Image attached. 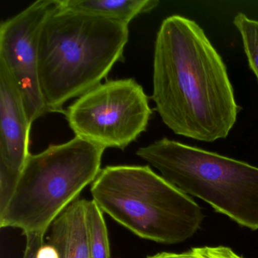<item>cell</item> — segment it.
Returning <instances> with one entry per match:
<instances>
[{"label": "cell", "instance_id": "cell-6", "mask_svg": "<svg viewBox=\"0 0 258 258\" xmlns=\"http://www.w3.org/2000/svg\"><path fill=\"white\" fill-rule=\"evenodd\" d=\"M152 114L147 95L133 78L99 84L64 111L75 137L122 150L146 131Z\"/></svg>", "mask_w": 258, "mask_h": 258}, {"label": "cell", "instance_id": "cell-5", "mask_svg": "<svg viewBox=\"0 0 258 258\" xmlns=\"http://www.w3.org/2000/svg\"><path fill=\"white\" fill-rule=\"evenodd\" d=\"M137 155L188 196L258 230V167L167 138L140 148Z\"/></svg>", "mask_w": 258, "mask_h": 258}, {"label": "cell", "instance_id": "cell-7", "mask_svg": "<svg viewBox=\"0 0 258 258\" xmlns=\"http://www.w3.org/2000/svg\"><path fill=\"white\" fill-rule=\"evenodd\" d=\"M61 7V0H38L0 25V60L16 81L31 124L47 114L39 81L40 34Z\"/></svg>", "mask_w": 258, "mask_h": 258}, {"label": "cell", "instance_id": "cell-2", "mask_svg": "<svg viewBox=\"0 0 258 258\" xmlns=\"http://www.w3.org/2000/svg\"><path fill=\"white\" fill-rule=\"evenodd\" d=\"M128 25L62 8L49 18L39 46V81L47 113L90 91L123 58Z\"/></svg>", "mask_w": 258, "mask_h": 258}, {"label": "cell", "instance_id": "cell-15", "mask_svg": "<svg viewBox=\"0 0 258 258\" xmlns=\"http://www.w3.org/2000/svg\"><path fill=\"white\" fill-rule=\"evenodd\" d=\"M147 258H199L195 247L191 250L182 253H173V252H161L152 256H148Z\"/></svg>", "mask_w": 258, "mask_h": 258}, {"label": "cell", "instance_id": "cell-1", "mask_svg": "<svg viewBox=\"0 0 258 258\" xmlns=\"http://www.w3.org/2000/svg\"><path fill=\"white\" fill-rule=\"evenodd\" d=\"M152 99L175 134L206 143L226 139L241 109L204 30L178 15L166 18L157 34Z\"/></svg>", "mask_w": 258, "mask_h": 258}, {"label": "cell", "instance_id": "cell-13", "mask_svg": "<svg viewBox=\"0 0 258 258\" xmlns=\"http://www.w3.org/2000/svg\"><path fill=\"white\" fill-rule=\"evenodd\" d=\"M195 250L199 258H244L226 246H203Z\"/></svg>", "mask_w": 258, "mask_h": 258}, {"label": "cell", "instance_id": "cell-16", "mask_svg": "<svg viewBox=\"0 0 258 258\" xmlns=\"http://www.w3.org/2000/svg\"><path fill=\"white\" fill-rule=\"evenodd\" d=\"M38 258H58L55 249L48 243H44L40 247Z\"/></svg>", "mask_w": 258, "mask_h": 258}, {"label": "cell", "instance_id": "cell-3", "mask_svg": "<svg viewBox=\"0 0 258 258\" xmlns=\"http://www.w3.org/2000/svg\"><path fill=\"white\" fill-rule=\"evenodd\" d=\"M91 185L93 200L102 212L143 239L183 242L205 219L191 196L149 165L107 166Z\"/></svg>", "mask_w": 258, "mask_h": 258}, {"label": "cell", "instance_id": "cell-14", "mask_svg": "<svg viewBox=\"0 0 258 258\" xmlns=\"http://www.w3.org/2000/svg\"><path fill=\"white\" fill-rule=\"evenodd\" d=\"M45 235L28 234L26 237V247L23 258H38L40 247L44 244Z\"/></svg>", "mask_w": 258, "mask_h": 258}, {"label": "cell", "instance_id": "cell-9", "mask_svg": "<svg viewBox=\"0 0 258 258\" xmlns=\"http://www.w3.org/2000/svg\"><path fill=\"white\" fill-rule=\"evenodd\" d=\"M87 203L78 199L51 225L47 243L58 258H90Z\"/></svg>", "mask_w": 258, "mask_h": 258}, {"label": "cell", "instance_id": "cell-12", "mask_svg": "<svg viewBox=\"0 0 258 258\" xmlns=\"http://www.w3.org/2000/svg\"><path fill=\"white\" fill-rule=\"evenodd\" d=\"M233 25L241 35L249 68L258 81V21L239 13L234 18Z\"/></svg>", "mask_w": 258, "mask_h": 258}, {"label": "cell", "instance_id": "cell-11", "mask_svg": "<svg viewBox=\"0 0 258 258\" xmlns=\"http://www.w3.org/2000/svg\"><path fill=\"white\" fill-rule=\"evenodd\" d=\"M90 258H111L108 229L103 212L94 201L87 203Z\"/></svg>", "mask_w": 258, "mask_h": 258}, {"label": "cell", "instance_id": "cell-8", "mask_svg": "<svg viewBox=\"0 0 258 258\" xmlns=\"http://www.w3.org/2000/svg\"><path fill=\"white\" fill-rule=\"evenodd\" d=\"M31 125L16 81L0 60V167L19 177L31 155Z\"/></svg>", "mask_w": 258, "mask_h": 258}, {"label": "cell", "instance_id": "cell-10", "mask_svg": "<svg viewBox=\"0 0 258 258\" xmlns=\"http://www.w3.org/2000/svg\"><path fill=\"white\" fill-rule=\"evenodd\" d=\"M157 0H61V8L128 25L139 15L156 8Z\"/></svg>", "mask_w": 258, "mask_h": 258}, {"label": "cell", "instance_id": "cell-4", "mask_svg": "<svg viewBox=\"0 0 258 258\" xmlns=\"http://www.w3.org/2000/svg\"><path fill=\"white\" fill-rule=\"evenodd\" d=\"M105 148L75 137L30 155L11 197L0 210V227L46 235L55 219L94 182Z\"/></svg>", "mask_w": 258, "mask_h": 258}]
</instances>
